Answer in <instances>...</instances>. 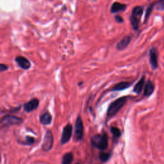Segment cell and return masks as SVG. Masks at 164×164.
<instances>
[{
  "label": "cell",
  "instance_id": "cell-1",
  "mask_svg": "<svg viewBox=\"0 0 164 164\" xmlns=\"http://www.w3.org/2000/svg\"><path fill=\"white\" fill-rule=\"evenodd\" d=\"M128 97L124 96L121 97L120 98L117 99L116 100L112 102L108 109L107 110V116L109 117H112L114 116H116V114L120 111V110L122 109L123 106L126 105L127 102Z\"/></svg>",
  "mask_w": 164,
  "mask_h": 164
},
{
  "label": "cell",
  "instance_id": "cell-2",
  "mask_svg": "<svg viewBox=\"0 0 164 164\" xmlns=\"http://www.w3.org/2000/svg\"><path fill=\"white\" fill-rule=\"evenodd\" d=\"M92 146L99 150H105L108 147V137L106 134H97L91 138Z\"/></svg>",
  "mask_w": 164,
  "mask_h": 164
},
{
  "label": "cell",
  "instance_id": "cell-3",
  "mask_svg": "<svg viewBox=\"0 0 164 164\" xmlns=\"http://www.w3.org/2000/svg\"><path fill=\"white\" fill-rule=\"evenodd\" d=\"M144 9L141 6H137L133 8L130 16V22L133 29L135 31L139 30L141 16L143 13Z\"/></svg>",
  "mask_w": 164,
  "mask_h": 164
},
{
  "label": "cell",
  "instance_id": "cell-4",
  "mask_svg": "<svg viewBox=\"0 0 164 164\" xmlns=\"http://www.w3.org/2000/svg\"><path fill=\"white\" fill-rule=\"evenodd\" d=\"M84 134V126L83 121L80 116L76 119L74 126V139L75 141H81L83 139Z\"/></svg>",
  "mask_w": 164,
  "mask_h": 164
},
{
  "label": "cell",
  "instance_id": "cell-5",
  "mask_svg": "<svg viewBox=\"0 0 164 164\" xmlns=\"http://www.w3.org/2000/svg\"><path fill=\"white\" fill-rule=\"evenodd\" d=\"M53 146V135L50 130H48L44 137V140L42 142V149L44 151H49L52 149Z\"/></svg>",
  "mask_w": 164,
  "mask_h": 164
},
{
  "label": "cell",
  "instance_id": "cell-6",
  "mask_svg": "<svg viewBox=\"0 0 164 164\" xmlns=\"http://www.w3.org/2000/svg\"><path fill=\"white\" fill-rule=\"evenodd\" d=\"M23 123V119L16 116L7 115L2 119V126H9L12 125H18Z\"/></svg>",
  "mask_w": 164,
  "mask_h": 164
},
{
  "label": "cell",
  "instance_id": "cell-7",
  "mask_svg": "<svg viewBox=\"0 0 164 164\" xmlns=\"http://www.w3.org/2000/svg\"><path fill=\"white\" fill-rule=\"evenodd\" d=\"M73 133V127L71 124L66 125L62 131L61 137V144H65L70 140Z\"/></svg>",
  "mask_w": 164,
  "mask_h": 164
},
{
  "label": "cell",
  "instance_id": "cell-8",
  "mask_svg": "<svg viewBox=\"0 0 164 164\" xmlns=\"http://www.w3.org/2000/svg\"><path fill=\"white\" fill-rule=\"evenodd\" d=\"M39 105V99L37 98H33L31 99L30 101L24 104L23 109L26 112L29 113L35 110V109H37Z\"/></svg>",
  "mask_w": 164,
  "mask_h": 164
},
{
  "label": "cell",
  "instance_id": "cell-9",
  "mask_svg": "<svg viewBox=\"0 0 164 164\" xmlns=\"http://www.w3.org/2000/svg\"><path fill=\"white\" fill-rule=\"evenodd\" d=\"M149 62L153 69L158 68V53L155 48H152L149 51Z\"/></svg>",
  "mask_w": 164,
  "mask_h": 164
},
{
  "label": "cell",
  "instance_id": "cell-10",
  "mask_svg": "<svg viewBox=\"0 0 164 164\" xmlns=\"http://www.w3.org/2000/svg\"><path fill=\"white\" fill-rule=\"evenodd\" d=\"M15 61L17 65L25 70H27L31 67V63L26 58L22 56H17L16 57Z\"/></svg>",
  "mask_w": 164,
  "mask_h": 164
},
{
  "label": "cell",
  "instance_id": "cell-11",
  "mask_svg": "<svg viewBox=\"0 0 164 164\" xmlns=\"http://www.w3.org/2000/svg\"><path fill=\"white\" fill-rule=\"evenodd\" d=\"M131 41V37L129 35H126V36L124 37L122 39H121L118 43L117 44L116 48L118 50H123L130 43Z\"/></svg>",
  "mask_w": 164,
  "mask_h": 164
},
{
  "label": "cell",
  "instance_id": "cell-12",
  "mask_svg": "<svg viewBox=\"0 0 164 164\" xmlns=\"http://www.w3.org/2000/svg\"><path fill=\"white\" fill-rule=\"evenodd\" d=\"M126 9V5L125 4H123L119 2H115L111 6L110 12L112 13H116L119 12H123Z\"/></svg>",
  "mask_w": 164,
  "mask_h": 164
},
{
  "label": "cell",
  "instance_id": "cell-13",
  "mask_svg": "<svg viewBox=\"0 0 164 164\" xmlns=\"http://www.w3.org/2000/svg\"><path fill=\"white\" fill-rule=\"evenodd\" d=\"M132 84V82H121L120 83H118L114 86L112 90V91H120L124 90L128 88H129Z\"/></svg>",
  "mask_w": 164,
  "mask_h": 164
},
{
  "label": "cell",
  "instance_id": "cell-14",
  "mask_svg": "<svg viewBox=\"0 0 164 164\" xmlns=\"http://www.w3.org/2000/svg\"><path fill=\"white\" fill-rule=\"evenodd\" d=\"M154 90V85L151 81L148 80L145 85L144 90V96H151Z\"/></svg>",
  "mask_w": 164,
  "mask_h": 164
},
{
  "label": "cell",
  "instance_id": "cell-15",
  "mask_svg": "<svg viewBox=\"0 0 164 164\" xmlns=\"http://www.w3.org/2000/svg\"><path fill=\"white\" fill-rule=\"evenodd\" d=\"M145 83V77L142 76L140 80L137 83V84L135 85V87L133 88V92L136 94H140L142 92V90H143L144 86Z\"/></svg>",
  "mask_w": 164,
  "mask_h": 164
},
{
  "label": "cell",
  "instance_id": "cell-16",
  "mask_svg": "<svg viewBox=\"0 0 164 164\" xmlns=\"http://www.w3.org/2000/svg\"><path fill=\"white\" fill-rule=\"evenodd\" d=\"M52 121V116L49 113H45L40 117V122L43 125L50 124Z\"/></svg>",
  "mask_w": 164,
  "mask_h": 164
},
{
  "label": "cell",
  "instance_id": "cell-17",
  "mask_svg": "<svg viewBox=\"0 0 164 164\" xmlns=\"http://www.w3.org/2000/svg\"><path fill=\"white\" fill-rule=\"evenodd\" d=\"M74 156L72 153H66L63 156L62 160V164H71L73 161Z\"/></svg>",
  "mask_w": 164,
  "mask_h": 164
},
{
  "label": "cell",
  "instance_id": "cell-18",
  "mask_svg": "<svg viewBox=\"0 0 164 164\" xmlns=\"http://www.w3.org/2000/svg\"><path fill=\"white\" fill-rule=\"evenodd\" d=\"M110 131H111L112 135L114 136V137L119 138L120 137L121 132L119 129V128H117L116 127H114V126H112L110 128Z\"/></svg>",
  "mask_w": 164,
  "mask_h": 164
},
{
  "label": "cell",
  "instance_id": "cell-19",
  "mask_svg": "<svg viewBox=\"0 0 164 164\" xmlns=\"http://www.w3.org/2000/svg\"><path fill=\"white\" fill-rule=\"evenodd\" d=\"M111 154L110 153H100L99 154V158L101 159L103 162H106L109 160L110 158Z\"/></svg>",
  "mask_w": 164,
  "mask_h": 164
},
{
  "label": "cell",
  "instance_id": "cell-20",
  "mask_svg": "<svg viewBox=\"0 0 164 164\" xmlns=\"http://www.w3.org/2000/svg\"><path fill=\"white\" fill-rule=\"evenodd\" d=\"M153 9V5H151L150 6L148 7V9H147V11H146V16H145V21H146L149 18V17L150 16Z\"/></svg>",
  "mask_w": 164,
  "mask_h": 164
},
{
  "label": "cell",
  "instance_id": "cell-21",
  "mask_svg": "<svg viewBox=\"0 0 164 164\" xmlns=\"http://www.w3.org/2000/svg\"><path fill=\"white\" fill-rule=\"evenodd\" d=\"M34 142H35V139L33 137H28V136L26 137V142H25V143H26V144L31 145L33 143H34Z\"/></svg>",
  "mask_w": 164,
  "mask_h": 164
},
{
  "label": "cell",
  "instance_id": "cell-22",
  "mask_svg": "<svg viewBox=\"0 0 164 164\" xmlns=\"http://www.w3.org/2000/svg\"><path fill=\"white\" fill-rule=\"evenodd\" d=\"M8 66L4 63H1L0 64V71H5L8 69Z\"/></svg>",
  "mask_w": 164,
  "mask_h": 164
},
{
  "label": "cell",
  "instance_id": "cell-23",
  "mask_svg": "<svg viewBox=\"0 0 164 164\" xmlns=\"http://www.w3.org/2000/svg\"><path fill=\"white\" fill-rule=\"evenodd\" d=\"M115 19H116V21H117V22L119 23H123V21H124V20H123V19L122 18V17L120 16H115Z\"/></svg>",
  "mask_w": 164,
  "mask_h": 164
},
{
  "label": "cell",
  "instance_id": "cell-24",
  "mask_svg": "<svg viewBox=\"0 0 164 164\" xmlns=\"http://www.w3.org/2000/svg\"><path fill=\"white\" fill-rule=\"evenodd\" d=\"M160 1H161L162 2H164V0H160Z\"/></svg>",
  "mask_w": 164,
  "mask_h": 164
},
{
  "label": "cell",
  "instance_id": "cell-25",
  "mask_svg": "<svg viewBox=\"0 0 164 164\" xmlns=\"http://www.w3.org/2000/svg\"><path fill=\"white\" fill-rule=\"evenodd\" d=\"M76 164H80V163H76Z\"/></svg>",
  "mask_w": 164,
  "mask_h": 164
}]
</instances>
